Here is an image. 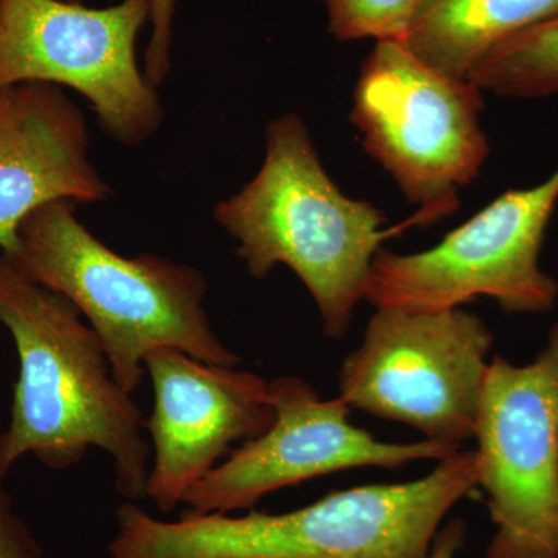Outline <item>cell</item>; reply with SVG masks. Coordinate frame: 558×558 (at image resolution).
I'll use <instances>...</instances> for the list:
<instances>
[{
    "mask_svg": "<svg viewBox=\"0 0 558 558\" xmlns=\"http://www.w3.org/2000/svg\"><path fill=\"white\" fill-rule=\"evenodd\" d=\"M0 325L20 359L9 427L0 433V487L25 454L62 472L100 449L112 459L121 497L146 498L145 417L113 377L100 337L68 299L25 277L2 252Z\"/></svg>",
    "mask_w": 558,
    "mask_h": 558,
    "instance_id": "cell-1",
    "label": "cell"
},
{
    "mask_svg": "<svg viewBox=\"0 0 558 558\" xmlns=\"http://www.w3.org/2000/svg\"><path fill=\"white\" fill-rule=\"evenodd\" d=\"M476 488L475 451H457L422 478L332 492L284 513L183 509L161 521L128 501L108 558H425L450 510Z\"/></svg>",
    "mask_w": 558,
    "mask_h": 558,
    "instance_id": "cell-2",
    "label": "cell"
},
{
    "mask_svg": "<svg viewBox=\"0 0 558 558\" xmlns=\"http://www.w3.org/2000/svg\"><path fill=\"white\" fill-rule=\"evenodd\" d=\"M215 219L238 241L248 274L266 278L288 266L317 304L325 336H347L365 300L381 242L425 223L421 211L384 230V213L341 193L319 160L306 124L295 113L270 121L263 167L247 185L219 202Z\"/></svg>",
    "mask_w": 558,
    "mask_h": 558,
    "instance_id": "cell-3",
    "label": "cell"
},
{
    "mask_svg": "<svg viewBox=\"0 0 558 558\" xmlns=\"http://www.w3.org/2000/svg\"><path fill=\"white\" fill-rule=\"evenodd\" d=\"M9 258L86 317L113 377L132 395L146 376L143 360L157 348L179 349L215 365L241 362L213 329L199 270L154 253L119 255L81 223L75 202H51L32 213Z\"/></svg>",
    "mask_w": 558,
    "mask_h": 558,
    "instance_id": "cell-4",
    "label": "cell"
},
{
    "mask_svg": "<svg viewBox=\"0 0 558 558\" xmlns=\"http://www.w3.org/2000/svg\"><path fill=\"white\" fill-rule=\"evenodd\" d=\"M483 90L429 68L402 40H377L363 62L351 121L366 153L410 204L438 220L488 157Z\"/></svg>",
    "mask_w": 558,
    "mask_h": 558,
    "instance_id": "cell-5",
    "label": "cell"
},
{
    "mask_svg": "<svg viewBox=\"0 0 558 558\" xmlns=\"http://www.w3.org/2000/svg\"><path fill=\"white\" fill-rule=\"evenodd\" d=\"M492 347L486 323L462 307H376L341 366L340 398L461 449L475 436Z\"/></svg>",
    "mask_w": 558,
    "mask_h": 558,
    "instance_id": "cell-6",
    "label": "cell"
},
{
    "mask_svg": "<svg viewBox=\"0 0 558 558\" xmlns=\"http://www.w3.org/2000/svg\"><path fill=\"white\" fill-rule=\"evenodd\" d=\"M149 0L87 9L69 0H0V89L47 83L90 101L101 130L142 145L163 123L156 87L137 64Z\"/></svg>",
    "mask_w": 558,
    "mask_h": 558,
    "instance_id": "cell-7",
    "label": "cell"
},
{
    "mask_svg": "<svg viewBox=\"0 0 558 558\" xmlns=\"http://www.w3.org/2000/svg\"><path fill=\"white\" fill-rule=\"evenodd\" d=\"M557 204L558 168L538 185L501 194L435 247L411 255L380 248L365 300L442 311L490 299L509 314L549 312L558 282L539 267V252Z\"/></svg>",
    "mask_w": 558,
    "mask_h": 558,
    "instance_id": "cell-8",
    "label": "cell"
},
{
    "mask_svg": "<svg viewBox=\"0 0 558 558\" xmlns=\"http://www.w3.org/2000/svg\"><path fill=\"white\" fill-rule=\"evenodd\" d=\"M487 558H558V322L526 365L488 362L475 436Z\"/></svg>",
    "mask_w": 558,
    "mask_h": 558,
    "instance_id": "cell-9",
    "label": "cell"
},
{
    "mask_svg": "<svg viewBox=\"0 0 558 558\" xmlns=\"http://www.w3.org/2000/svg\"><path fill=\"white\" fill-rule=\"evenodd\" d=\"M271 427L241 444L183 499L199 513H231L255 508L279 488L357 468L396 469L424 459H442L458 447L436 440L384 442L349 421L343 399H323L300 377L270 381Z\"/></svg>",
    "mask_w": 558,
    "mask_h": 558,
    "instance_id": "cell-10",
    "label": "cell"
},
{
    "mask_svg": "<svg viewBox=\"0 0 558 558\" xmlns=\"http://www.w3.org/2000/svg\"><path fill=\"white\" fill-rule=\"evenodd\" d=\"M143 368L154 389L153 413L145 418L153 444L146 498L170 513L229 457L234 444L258 438L271 427L270 381L172 348L150 351Z\"/></svg>",
    "mask_w": 558,
    "mask_h": 558,
    "instance_id": "cell-11",
    "label": "cell"
},
{
    "mask_svg": "<svg viewBox=\"0 0 558 558\" xmlns=\"http://www.w3.org/2000/svg\"><path fill=\"white\" fill-rule=\"evenodd\" d=\"M112 197L90 161L86 120L61 87L21 83L0 89V252L13 256L22 222L51 202Z\"/></svg>",
    "mask_w": 558,
    "mask_h": 558,
    "instance_id": "cell-12",
    "label": "cell"
},
{
    "mask_svg": "<svg viewBox=\"0 0 558 558\" xmlns=\"http://www.w3.org/2000/svg\"><path fill=\"white\" fill-rule=\"evenodd\" d=\"M558 16V0H424L407 47L453 78L470 72L513 36Z\"/></svg>",
    "mask_w": 558,
    "mask_h": 558,
    "instance_id": "cell-13",
    "label": "cell"
},
{
    "mask_svg": "<svg viewBox=\"0 0 558 558\" xmlns=\"http://www.w3.org/2000/svg\"><path fill=\"white\" fill-rule=\"evenodd\" d=\"M483 92L508 98L558 94V16L506 40L468 76Z\"/></svg>",
    "mask_w": 558,
    "mask_h": 558,
    "instance_id": "cell-14",
    "label": "cell"
},
{
    "mask_svg": "<svg viewBox=\"0 0 558 558\" xmlns=\"http://www.w3.org/2000/svg\"><path fill=\"white\" fill-rule=\"evenodd\" d=\"M339 40H403L424 0H325Z\"/></svg>",
    "mask_w": 558,
    "mask_h": 558,
    "instance_id": "cell-15",
    "label": "cell"
},
{
    "mask_svg": "<svg viewBox=\"0 0 558 558\" xmlns=\"http://www.w3.org/2000/svg\"><path fill=\"white\" fill-rule=\"evenodd\" d=\"M150 39L145 51V76L159 89L170 75L172 24H174L175 0H149Z\"/></svg>",
    "mask_w": 558,
    "mask_h": 558,
    "instance_id": "cell-16",
    "label": "cell"
},
{
    "mask_svg": "<svg viewBox=\"0 0 558 558\" xmlns=\"http://www.w3.org/2000/svg\"><path fill=\"white\" fill-rule=\"evenodd\" d=\"M0 558H43L38 543L0 487Z\"/></svg>",
    "mask_w": 558,
    "mask_h": 558,
    "instance_id": "cell-17",
    "label": "cell"
},
{
    "mask_svg": "<svg viewBox=\"0 0 558 558\" xmlns=\"http://www.w3.org/2000/svg\"><path fill=\"white\" fill-rule=\"evenodd\" d=\"M465 523L461 519L450 520L440 526L425 558H457L464 546Z\"/></svg>",
    "mask_w": 558,
    "mask_h": 558,
    "instance_id": "cell-18",
    "label": "cell"
},
{
    "mask_svg": "<svg viewBox=\"0 0 558 558\" xmlns=\"http://www.w3.org/2000/svg\"><path fill=\"white\" fill-rule=\"evenodd\" d=\"M69 2H76V3H81V0H69Z\"/></svg>",
    "mask_w": 558,
    "mask_h": 558,
    "instance_id": "cell-19",
    "label": "cell"
}]
</instances>
